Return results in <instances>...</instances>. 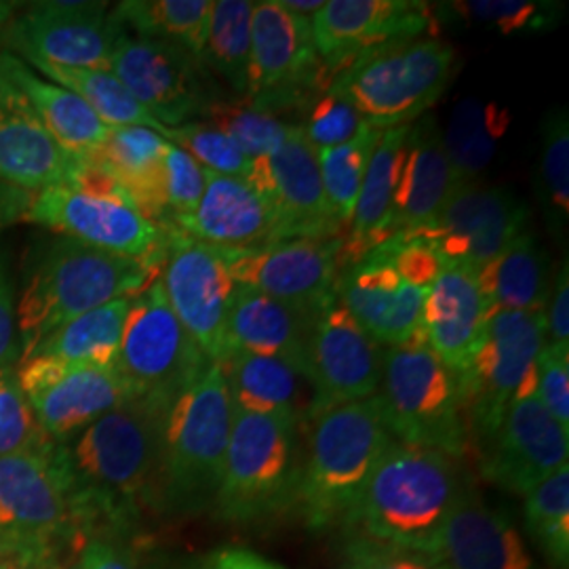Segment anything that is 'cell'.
<instances>
[{"instance_id":"cell-1","label":"cell","mask_w":569,"mask_h":569,"mask_svg":"<svg viewBox=\"0 0 569 569\" xmlns=\"http://www.w3.org/2000/svg\"><path fill=\"white\" fill-rule=\"evenodd\" d=\"M163 401L131 399L68 441L51 443L84 540L133 528L159 510Z\"/></svg>"},{"instance_id":"cell-2","label":"cell","mask_w":569,"mask_h":569,"mask_svg":"<svg viewBox=\"0 0 569 569\" xmlns=\"http://www.w3.org/2000/svg\"><path fill=\"white\" fill-rule=\"evenodd\" d=\"M470 479L443 451L395 441L373 468L346 529L352 538L435 555Z\"/></svg>"},{"instance_id":"cell-3","label":"cell","mask_w":569,"mask_h":569,"mask_svg":"<svg viewBox=\"0 0 569 569\" xmlns=\"http://www.w3.org/2000/svg\"><path fill=\"white\" fill-rule=\"evenodd\" d=\"M161 268L61 234L44 241L28 260L16 302L21 359L84 312L138 296L161 277Z\"/></svg>"},{"instance_id":"cell-4","label":"cell","mask_w":569,"mask_h":569,"mask_svg":"<svg viewBox=\"0 0 569 569\" xmlns=\"http://www.w3.org/2000/svg\"><path fill=\"white\" fill-rule=\"evenodd\" d=\"M232 401L218 363L204 369L164 407L159 456V510L211 509L224 475Z\"/></svg>"},{"instance_id":"cell-5","label":"cell","mask_w":569,"mask_h":569,"mask_svg":"<svg viewBox=\"0 0 569 569\" xmlns=\"http://www.w3.org/2000/svg\"><path fill=\"white\" fill-rule=\"evenodd\" d=\"M390 437L376 397L310 420L296 509L312 529L345 528Z\"/></svg>"},{"instance_id":"cell-6","label":"cell","mask_w":569,"mask_h":569,"mask_svg":"<svg viewBox=\"0 0 569 569\" xmlns=\"http://www.w3.org/2000/svg\"><path fill=\"white\" fill-rule=\"evenodd\" d=\"M456 66V49L425 34L369 49L345 66L329 89L350 103L366 124L387 131L422 119L448 89Z\"/></svg>"},{"instance_id":"cell-7","label":"cell","mask_w":569,"mask_h":569,"mask_svg":"<svg viewBox=\"0 0 569 569\" xmlns=\"http://www.w3.org/2000/svg\"><path fill=\"white\" fill-rule=\"evenodd\" d=\"M300 428L289 418L232 407L224 475L213 502L220 519L253 526L296 507L305 462Z\"/></svg>"},{"instance_id":"cell-8","label":"cell","mask_w":569,"mask_h":569,"mask_svg":"<svg viewBox=\"0 0 569 569\" xmlns=\"http://www.w3.org/2000/svg\"><path fill=\"white\" fill-rule=\"evenodd\" d=\"M373 397L395 441L456 460L467 453L470 430L458 376L432 355L425 338L382 350V378Z\"/></svg>"},{"instance_id":"cell-9","label":"cell","mask_w":569,"mask_h":569,"mask_svg":"<svg viewBox=\"0 0 569 569\" xmlns=\"http://www.w3.org/2000/svg\"><path fill=\"white\" fill-rule=\"evenodd\" d=\"M49 448L0 458V557L53 568L61 550L81 549L84 536Z\"/></svg>"},{"instance_id":"cell-10","label":"cell","mask_w":569,"mask_h":569,"mask_svg":"<svg viewBox=\"0 0 569 569\" xmlns=\"http://www.w3.org/2000/svg\"><path fill=\"white\" fill-rule=\"evenodd\" d=\"M545 345V312L489 315L483 342L470 366L458 373L470 439L486 446L509 407L536 395L538 355Z\"/></svg>"},{"instance_id":"cell-11","label":"cell","mask_w":569,"mask_h":569,"mask_svg":"<svg viewBox=\"0 0 569 569\" xmlns=\"http://www.w3.org/2000/svg\"><path fill=\"white\" fill-rule=\"evenodd\" d=\"M209 366L167 302L161 279L131 298L114 371L133 399L169 403Z\"/></svg>"},{"instance_id":"cell-12","label":"cell","mask_w":569,"mask_h":569,"mask_svg":"<svg viewBox=\"0 0 569 569\" xmlns=\"http://www.w3.org/2000/svg\"><path fill=\"white\" fill-rule=\"evenodd\" d=\"M310 20L291 13L279 0L253 2L247 100L283 119L296 117L308 100L329 87Z\"/></svg>"},{"instance_id":"cell-13","label":"cell","mask_w":569,"mask_h":569,"mask_svg":"<svg viewBox=\"0 0 569 569\" xmlns=\"http://www.w3.org/2000/svg\"><path fill=\"white\" fill-rule=\"evenodd\" d=\"M108 70L163 127L199 121L222 98L211 72L190 51L124 30L117 37Z\"/></svg>"},{"instance_id":"cell-14","label":"cell","mask_w":569,"mask_h":569,"mask_svg":"<svg viewBox=\"0 0 569 569\" xmlns=\"http://www.w3.org/2000/svg\"><path fill=\"white\" fill-rule=\"evenodd\" d=\"M167 302L211 363L226 355V321L237 291L228 251L169 230L161 268Z\"/></svg>"},{"instance_id":"cell-15","label":"cell","mask_w":569,"mask_h":569,"mask_svg":"<svg viewBox=\"0 0 569 569\" xmlns=\"http://www.w3.org/2000/svg\"><path fill=\"white\" fill-rule=\"evenodd\" d=\"M122 28L106 2H34L0 28V42L26 61L108 70Z\"/></svg>"},{"instance_id":"cell-16","label":"cell","mask_w":569,"mask_h":569,"mask_svg":"<svg viewBox=\"0 0 569 569\" xmlns=\"http://www.w3.org/2000/svg\"><path fill=\"white\" fill-rule=\"evenodd\" d=\"M529 207L507 186H462L443 211L416 234L425 239L443 266L481 270L528 230Z\"/></svg>"},{"instance_id":"cell-17","label":"cell","mask_w":569,"mask_h":569,"mask_svg":"<svg viewBox=\"0 0 569 569\" xmlns=\"http://www.w3.org/2000/svg\"><path fill=\"white\" fill-rule=\"evenodd\" d=\"M26 222L117 256L164 262L169 232L148 222L131 203L91 197L66 183L34 192Z\"/></svg>"},{"instance_id":"cell-18","label":"cell","mask_w":569,"mask_h":569,"mask_svg":"<svg viewBox=\"0 0 569 569\" xmlns=\"http://www.w3.org/2000/svg\"><path fill=\"white\" fill-rule=\"evenodd\" d=\"M21 392L51 443L68 441L133 397L114 369L28 357L16 366Z\"/></svg>"},{"instance_id":"cell-19","label":"cell","mask_w":569,"mask_h":569,"mask_svg":"<svg viewBox=\"0 0 569 569\" xmlns=\"http://www.w3.org/2000/svg\"><path fill=\"white\" fill-rule=\"evenodd\" d=\"M306 378L312 388L308 422L333 407L371 399L382 378V348L338 302L317 317L306 348Z\"/></svg>"},{"instance_id":"cell-20","label":"cell","mask_w":569,"mask_h":569,"mask_svg":"<svg viewBox=\"0 0 569 569\" xmlns=\"http://www.w3.org/2000/svg\"><path fill=\"white\" fill-rule=\"evenodd\" d=\"M228 251V249H226ZM342 234L287 239L247 251H228L232 281L284 305L321 312L336 300Z\"/></svg>"},{"instance_id":"cell-21","label":"cell","mask_w":569,"mask_h":569,"mask_svg":"<svg viewBox=\"0 0 569 569\" xmlns=\"http://www.w3.org/2000/svg\"><path fill=\"white\" fill-rule=\"evenodd\" d=\"M247 182L272 209L274 243L340 237L342 228L329 211L317 152L300 129L270 157L251 161Z\"/></svg>"},{"instance_id":"cell-22","label":"cell","mask_w":569,"mask_h":569,"mask_svg":"<svg viewBox=\"0 0 569 569\" xmlns=\"http://www.w3.org/2000/svg\"><path fill=\"white\" fill-rule=\"evenodd\" d=\"M432 23V9L416 0H326L310 18L329 79L378 44L425 37Z\"/></svg>"},{"instance_id":"cell-23","label":"cell","mask_w":569,"mask_h":569,"mask_svg":"<svg viewBox=\"0 0 569 569\" xmlns=\"http://www.w3.org/2000/svg\"><path fill=\"white\" fill-rule=\"evenodd\" d=\"M427 291L403 281L380 244L342 270L336 283L338 302L376 345L387 348L425 338Z\"/></svg>"},{"instance_id":"cell-24","label":"cell","mask_w":569,"mask_h":569,"mask_svg":"<svg viewBox=\"0 0 569 569\" xmlns=\"http://www.w3.org/2000/svg\"><path fill=\"white\" fill-rule=\"evenodd\" d=\"M568 458L569 430L533 395L509 407L483 446L481 472L489 483L526 496L555 470L566 467Z\"/></svg>"},{"instance_id":"cell-25","label":"cell","mask_w":569,"mask_h":569,"mask_svg":"<svg viewBox=\"0 0 569 569\" xmlns=\"http://www.w3.org/2000/svg\"><path fill=\"white\" fill-rule=\"evenodd\" d=\"M437 557L448 569H542L519 528L468 483L449 515Z\"/></svg>"},{"instance_id":"cell-26","label":"cell","mask_w":569,"mask_h":569,"mask_svg":"<svg viewBox=\"0 0 569 569\" xmlns=\"http://www.w3.org/2000/svg\"><path fill=\"white\" fill-rule=\"evenodd\" d=\"M488 308L475 270L446 266L428 287L422 331L432 355L451 373H462L486 338Z\"/></svg>"},{"instance_id":"cell-27","label":"cell","mask_w":569,"mask_h":569,"mask_svg":"<svg viewBox=\"0 0 569 569\" xmlns=\"http://www.w3.org/2000/svg\"><path fill=\"white\" fill-rule=\"evenodd\" d=\"M20 91L0 72V182L28 192L68 182L77 167Z\"/></svg>"},{"instance_id":"cell-28","label":"cell","mask_w":569,"mask_h":569,"mask_svg":"<svg viewBox=\"0 0 569 569\" xmlns=\"http://www.w3.org/2000/svg\"><path fill=\"white\" fill-rule=\"evenodd\" d=\"M176 230L220 249L247 251L274 243V216L264 197L243 178L204 169L203 197Z\"/></svg>"},{"instance_id":"cell-29","label":"cell","mask_w":569,"mask_h":569,"mask_svg":"<svg viewBox=\"0 0 569 569\" xmlns=\"http://www.w3.org/2000/svg\"><path fill=\"white\" fill-rule=\"evenodd\" d=\"M458 188L435 117L411 122L392 207V234H416L427 228Z\"/></svg>"},{"instance_id":"cell-30","label":"cell","mask_w":569,"mask_h":569,"mask_svg":"<svg viewBox=\"0 0 569 569\" xmlns=\"http://www.w3.org/2000/svg\"><path fill=\"white\" fill-rule=\"evenodd\" d=\"M319 315L237 284L226 321V355L241 350L277 357L302 369L306 376V348Z\"/></svg>"},{"instance_id":"cell-31","label":"cell","mask_w":569,"mask_h":569,"mask_svg":"<svg viewBox=\"0 0 569 569\" xmlns=\"http://www.w3.org/2000/svg\"><path fill=\"white\" fill-rule=\"evenodd\" d=\"M406 127H392L380 133L367 163L366 178L355 207L348 234L342 237L340 268L357 264L373 247L392 239V207L406 157ZM340 270V272H342Z\"/></svg>"},{"instance_id":"cell-32","label":"cell","mask_w":569,"mask_h":569,"mask_svg":"<svg viewBox=\"0 0 569 569\" xmlns=\"http://www.w3.org/2000/svg\"><path fill=\"white\" fill-rule=\"evenodd\" d=\"M220 367L234 409L308 425L312 388L302 369L277 357L241 350L228 352Z\"/></svg>"},{"instance_id":"cell-33","label":"cell","mask_w":569,"mask_h":569,"mask_svg":"<svg viewBox=\"0 0 569 569\" xmlns=\"http://www.w3.org/2000/svg\"><path fill=\"white\" fill-rule=\"evenodd\" d=\"M0 72L26 98L42 127L68 154L87 159L102 146L110 127L79 96L37 77L26 61L7 49L0 51Z\"/></svg>"},{"instance_id":"cell-34","label":"cell","mask_w":569,"mask_h":569,"mask_svg":"<svg viewBox=\"0 0 569 569\" xmlns=\"http://www.w3.org/2000/svg\"><path fill=\"white\" fill-rule=\"evenodd\" d=\"M169 142L148 127H112L102 146L87 159L102 164L129 194L148 222L164 232L173 230L163 203V161Z\"/></svg>"},{"instance_id":"cell-35","label":"cell","mask_w":569,"mask_h":569,"mask_svg":"<svg viewBox=\"0 0 569 569\" xmlns=\"http://www.w3.org/2000/svg\"><path fill=\"white\" fill-rule=\"evenodd\" d=\"M475 274L488 317L500 310H547L550 298L549 256L531 230L521 232L496 260Z\"/></svg>"},{"instance_id":"cell-36","label":"cell","mask_w":569,"mask_h":569,"mask_svg":"<svg viewBox=\"0 0 569 569\" xmlns=\"http://www.w3.org/2000/svg\"><path fill=\"white\" fill-rule=\"evenodd\" d=\"M129 306L131 298H119L84 312L44 338L23 359L49 357L66 366L114 369Z\"/></svg>"},{"instance_id":"cell-37","label":"cell","mask_w":569,"mask_h":569,"mask_svg":"<svg viewBox=\"0 0 569 569\" xmlns=\"http://www.w3.org/2000/svg\"><path fill=\"white\" fill-rule=\"evenodd\" d=\"M509 124V110L498 103L481 102L477 98L456 103L448 129L441 131V136L460 188L477 183V178L491 163Z\"/></svg>"},{"instance_id":"cell-38","label":"cell","mask_w":569,"mask_h":569,"mask_svg":"<svg viewBox=\"0 0 569 569\" xmlns=\"http://www.w3.org/2000/svg\"><path fill=\"white\" fill-rule=\"evenodd\" d=\"M213 0H124L112 9V18L124 32L171 42L194 58H203Z\"/></svg>"},{"instance_id":"cell-39","label":"cell","mask_w":569,"mask_h":569,"mask_svg":"<svg viewBox=\"0 0 569 569\" xmlns=\"http://www.w3.org/2000/svg\"><path fill=\"white\" fill-rule=\"evenodd\" d=\"M28 66L37 68L49 81L79 96L110 129L127 124L148 127L159 133L164 129L163 124H159L146 112L142 103L127 91V87L110 70L66 68L47 61H28Z\"/></svg>"},{"instance_id":"cell-40","label":"cell","mask_w":569,"mask_h":569,"mask_svg":"<svg viewBox=\"0 0 569 569\" xmlns=\"http://www.w3.org/2000/svg\"><path fill=\"white\" fill-rule=\"evenodd\" d=\"M251 11L249 0H213L204 42V68L234 91L247 96L251 56Z\"/></svg>"},{"instance_id":"cell-41","label":"cell","mask_w":569,"mask_h":569,"mask_svg":"<svg viewBox=\"0 0 569 569\" xmlns=\"http://www.w3.org/2000/svg\"><path fill=\"white\" fill-rule=\"evenodd\" d=\"M529 540L555 569L569 568V465L523 496Z\"/></svg>"},{"instance_id":"cell-42","label":"cell","mask_w":569,"mask_h":569,"mask_svg":"<svg viewBox=\"0 0 569 569\" xmlns=\"http://www.w3.org/2000/svg\"><path fill=\"white\" fill-rule=\"evenodd\" d=\"M199 121L211 122L237 143L249 161H258L277 152L298 127L268 112L247 98H220L204 110Z\"/></svg>"},{"instance_id":"cell-43","label":"cell","mask_w":569,"mask_h":569,"mask_svg":"<svg viewBox=\"0 0 569 569\" xmlns=\"http://www.w3.org/2000/svg\"><path fill=\"white\" fill-rule=\"evenodd\" d=\"M380 133L373 127H363L350 142L317 152L327 204L342 230L352 222L367 163Z\"/></svg>"},{"instance_id":"cell-44","label":"cell","mask_w":569,"mask_h":569,"mask_svg":"<svg viewBox=\"0 0 569 569\" xmlns=\"http://www.w3.org/2000/svg\"><path fill=\"white\" fill-rule=\"evenodd\" d=\"M540 203L549 230L561 239L569 218V121L566 108H555L542 122Z\"/></svg>"},{"instance_id":"cell-45","label":"cell","mask_w":569,"mask_h":569,"mask_svg":"<svg viewBox=\"0 0 569 569\" xmlns=\"http://www.w3.org/2000/svg\"><path fill=\"white\" fill-rule=\"evenodd\" d=\"M443 7L467 23L491 28L502 34L545 32L559 23L563 11L559 2L533 0H465Z\"/></svg>"},{"instance_id":"cell-46","label":"cell","mask_w":569,"mask_h":569,"mask_svg":"<svg viewBox=\"0 0 569 569\" xmlns=\"http://www.w3.org/2000/svg\"><path fill=\"white\" fill-rule=\"evenodd\" d=\"M161 136L190 154L203 169L243 180L251 173V161L243 150L211 122L190 121L180 127H164Z\"/></svg>"},{"instance_id":"cell-47","label":"cell","mask_w":569,"mask_h":569,"mask_svg":"<svg viewBox=\"0 0 569 569\" xmlns=\"http://www.w3.org/2000/svg\"><path fill=\"white\" fill-rule=\"evenodd\" d=\"M296 127L302 131L306 142L315 148V152H319L350 142L369 124L350 103L327 87L326 91L306 102L298 114Z\"/></svg>"},{"instance_id":"cell-48","label":"cell","mask_w":569,"mask_h":569,"mask_svg":"<svg viewBox=\"0 0 569 569\" xmlns=\"http://www.w3.org/2000/svg\"><path fill=\"white\" fill-rule=\"evenodd\" d=\"M51 446L21 392L16 367L0 369V458Z\"/></svg>"},{"instance_id":"cell-49","label":"cell","mask_w":569,"mask_h":569,"mask_svg":"<svg viewBox=\"0 0 569 569\" xmlns=\"http://www.w3.org/2000/svg\"><path fill=\"white\" fill-rule=\"evenodd\" d=\"M163 203L171 228L194 213L204 190V169L169 142L163 161Z\"/></svg>"},{"instance_id":"cell-50","label":"cell","mask_w":569,"mask_h":569,"mask_svg":"<svg viewBox=\"0 0 569 569\" xmlns=\"http://www.w3.org/2000/svg\"><path fill=\"white\" fill-rule=\"evenodd\" d=\"M536 397L569 430V348L542 346L538 355Z\"/></svg>"},{"instance_id":"cell-51","label":"cell","mask_w":569,"mask_h":569,"mask_svg":"<svg viewBox=\"0 0 569 569\" xmlns=\"http://www.w3.org/2000/svg\"><path fill=\"white\" fill-rule=\"evenodd\" d=\"M342 569H448L446 563L427 552L376 545L363 538H352L345 549Z\"/></svg>"},{"instance_id":"cell-52","label":"cell","mask_w":569,"mask_h":569,"mask_svg":"<svg viewBox=\"0 0 569 569\" xmlns=\"http://www.w3.org/2000/svg\"><path fill=\"white\" fill-rule=\"evenodd\" d=\"M387 251L388 258L397 272L403 277L407 283L416 284L428 289L437 281L441 270L446 268L437 251L420 237H407V234H395L380 244Z\"/></svg>"},{"instance_id":"cell-53","label":"cell","mask_w":569,"mask_h":569,"mask_svg":"<svg viewBox=\"0 0 569 569\" xmlns=\"http://www.w3.org/2000/svg\"><path fill=\"white\" fill-rule=\"evenodd\" d=\"M18 287L11 268L0 251V369H13L21 361V340L18 331Z\"/></svg>"},{"instance_id":"cell-54","label":"cell","mask_w":569,"mask_h":569,"mask_svg":"<svg viewBox=\"0 0 569 569\" xmlns=\"http://www.w3.org/2000/svg\"><path fill=\"white\" fill-rule=\"evenodd\" d=\"M74 569H142L112 536H91L77 550Z\"/></svg>"},{"instance_id":"cell-55","label":"cell","mask_w":569,"mask_h":569,"mask_svg":"<svg viewBox=\"0 0 569 569\" xmlns=\"http://www.w3.org/2000/svg\"><path fill=\"white\" fill-rule=\"evenodd\" d=\"M547 345L569 348V264L561 266L555 287L550 289L549 305L545 310Z\"/></svg>"},{"instance_id":"cell-56","label":"cell","mask_w":569,"mask_h":569,"mask_svg":"<svg viewBox=\"0 0 569 569\" xmlns=\"http://www.w3.org/2000/svg\"><path fill=\"white\" fill-rule=\"evenodd\" d=\"M197 569H284L247 549H220Z\"/></svg>"},{"instance_id":"cell-57","label":"cell","mask_w":569,"mask_h":569,"mask_svg":"<svg viewBox=\"0 0 569 569\" xmlns=\"http://www.w3.org/2000/svg\"><path fill=\"white\" fill-rule=\"evenodd\" d=\"M34 192L0 182V234L18 222H26Z\"/></svg>"},{"instance_id":"cell-58","label":"cell","mask_w":569,"mask_h":569,"mask_svg":"<svg viewBox=\"0 0 569 569\" xmlns=\"http://www.w3.org/2000/svg\"><path fill=\"white\" fill-rule=\"evenodd\" d=\"M279 4L291 11V13H298V16H305V18H312L323 4L326 0H279Z\"/></svg>"},{"instance_id":"cell-59","label":"cell","mask_w":569,"mask_h":569,"mask_svg":"<svg viewBox=\"0 0 569 569\" xmlns=\"http://www.w3.org/2000/svg\"><path fill=\"white\" fill-rule=\"evenodd\" d=\"M0 569H53L49 566H42L37 561H26L18 557H0Z\"/></svg>"},{"instance_id":"cell-60","label":"cell","mask_w":569,"mask_h":569,"mask_svg":"<svg viewBox=\"0 0 569 569\" xmlns=\"http://www.w3.org/2000/svg\"><path fill=\"white\" fill-rule=\"evenodd\" d=\"M0 51H2V42H0Z\"/></svg>"}]
</instances>
